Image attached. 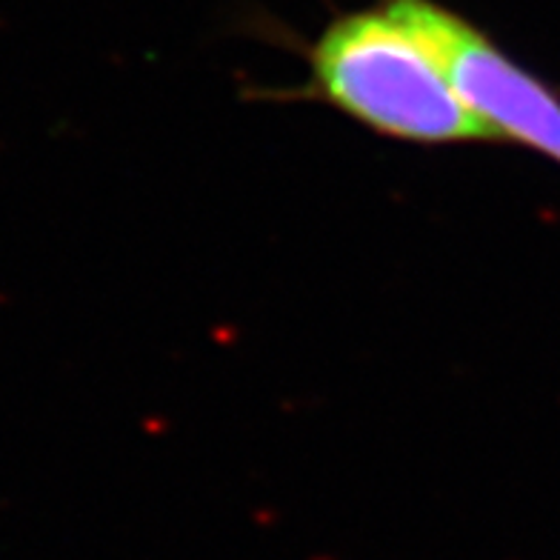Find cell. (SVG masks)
Wrapping results in <instances>:
<instances>
[{
    "mask_svg": "<svg viewBox=\"0 0 560 560\" xmlns=\"http://www.w3.org/2000/svg\"><path fill=\"white\" fill-rule=\"evenodd\" d=\"M432 49L452 86L498 143L517 147L560 163V95L517 60L509 58L487 32L435 0H381Z\"/></svg>",
    "mask_w": 560,
    "mask_h": 560,
    "instance_id": "7a4b0ae2",
    "label": "cell"
},
{
    "mask_svg": "<svg viewBox=\"0 0 560 560\" xmlns=\"http://www.w3.org/2000/svg\"><path fill=\"white\" fill-rule=\"evenodd\" d=\"M312 92L372 132L420 147L498 143L441 60L386 3L338 15L310 49Z\"/></svg>",
    "mask_w": 560,
    "mask_h": 560,
    "instance_id": "6da1fadb",
    "label": "cell"
}]
</instances>
